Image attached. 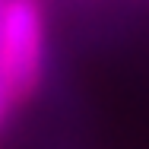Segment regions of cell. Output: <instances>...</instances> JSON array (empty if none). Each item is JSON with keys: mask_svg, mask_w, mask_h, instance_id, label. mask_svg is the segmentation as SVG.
<instances>
[{"mask_svg": "<svg viewBox=\"0 0 149 149\" xmlns=\"http://www.w3.org/2000/svg\"><path fill=\"white\" fill-rule=\"evenodd\" d=\"M13 105H10V98H6V92H3V83H0V124L6 120V111H10Z\"/></svg>", "mask_w": 149, "mask_h": 149, "instance_id": "2", "label": "cell"}, {"mask_svg": "<svg viewBox=\"0 0 149 149\" xmlns=\"http://www.w3.org/2000/svg\"><path fill=\"white\" fill-rule=\"evenodd\" d=\"M45 70V16L38 0H0V83L10 105L29 102Z\"/></svg>", "mask_w": 149, "mask_h": 149, "instance_id": "1", "label": "cell"}]
</instances>
